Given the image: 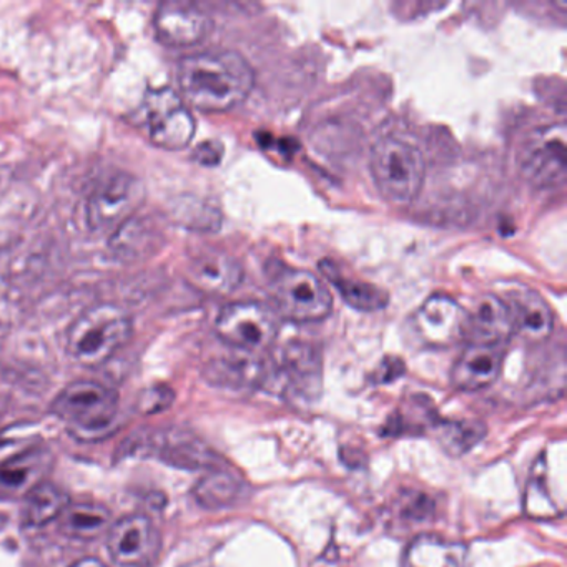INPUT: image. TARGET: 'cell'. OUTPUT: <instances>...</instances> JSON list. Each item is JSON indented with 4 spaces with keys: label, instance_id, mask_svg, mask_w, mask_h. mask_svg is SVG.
<instances>
[{
    "label": "cell",
    "instance_id": "obj_1",
    "mask_svg": "<svg viewBox=\"0 0 567 567\" xmlns=\"http://www.w3.org/2000/svg\"><path fill=\"white\" fill-rule=\"evenodd\" d=\"M185 101L204 112H227L247 101L255 87L250 62L234 51L188 55L178 64Z\"/></svg>",
    "mask_w": 567,
    "mask_h": 567
},
{
    "label": "cell",
    "instance_id": "obj_2",
    "mask_svg": "<svg viewBox=\"0 0 567 567\" xmlns=\"http://www.w3.org/2000/svg\"><path fill=\"white\" fill-rule=\"evenodd\" d=\"M132 331L134 323L124 308L95 305L69 328L68 350L84 367H101L131 340Z\"/></svg>",
    "mask_w": 567,
    "mask_h": 567
},
{
    "label": "cell",
    "instance_id": "obj_3",
    "mask_svg": "<svg viewBox=\"0 0 567 567\" xmlns=\"http://www.w3.org/2000/svg\"><path fill=\"white\" fill-rule=\"evenodd\" d=\"M52 413L64 421L79 440H97L111 430L117 417L118 396L104 384L79 380L55 398Z\"/></svg>",
    "mask_w": 567,
    "mask_h": 567
},
{
    "label": "cell",
    "instance_id": "obj_4",
    "mask_svg": "<svg viewBox=\"0 0 567 567\" xmlns=\"http://www.w3.org/2000/svg\"><path fill=\"white\" fill-rule=\"evenodd\" d=\"M371 175L380 194L391 204L408 205L423 187L426 164L414 145L400 138H381L370 158Z\"/></svg>",
    "mask_w": 567,
    "mask_h": 567
},
{
    "label": "cell",
    "instance_id": "obj_5",
    "mask_svg": "<svg viewBox=\"0 0 567 567\" xmlns=\"http://www.w3.org/2000/svg\"><path fill=\"white\" fill-rule=\"evenodd\" d=\"M218 337L245 353L267 350L277 340L280 317L260 301H235L221 308L217 317Z\"/></svg>",
    "mask_w": 567,
    "mask_h": 567
},
{
    "label": "cell",
    "instance_id": "obj_6",
    "mask_svg": "<svg viewBox=\"0 0 567 567\" xmlns=\"http://www.w3.org/2000/svg\"><path fill=\"white\" fill-rule=\"evenodd\" d=\"M271 291L278 317L281 315L297 323L323 320L333 307L330 290L307 270L281 268L271 278Z\"/></svg>",
    "mask_w": 567,
    "mask_h": 567
},
{
    "label": "cell",
    "instance_id": "obj_7",
    "mask_svg": "<svg viewBox=\"0 0 567 567\" xmlns=\"http://www.w3.org/2000/svg\"><path fill=\"white\" fill-rule=\"evenodd\" d=\"M145 184L127 172L105 177L87 202V225L94 231L118 230L144 205Z\"/></svg>",
    "mask_w": 567,
    "mask_h": 567
},
{
    "label": "cell",
    "instance_id": "obj_8",
    "mask_svg": "<svg viewBox=\"0 0 567 567\" xmlns=\"http://www.w3.org/2000/svg\"><path fill=\"white\" fill-rule=\"evenodd\" d=\"M566 125H544L527 135L519 152L520 172L536 187H559L567 174Z\"/></svg>",
    "mask_w": 567,
    "mask_h": 567
},
{
    "label": "cell",
    "instance_id": "obj_9",
    "mask_svg": "<svg viewBox=\"0 0 567 567\" xmlns=\"http://www.w3.org/2000/svg\"><path fill=\"white\" fill-rule=\"evenodd\" d=\"M148 135L158 147L182 151L194 141L197 124L184 99L171 87L151 89L145 95Z\"/></svg>",
    "mask_w": 567,
    "mask_h": 567
},
{
    "label": "cell",
    "instance_id": "obj_10",
    "mask_svg": "<svg viewBox=\"0 0 567 567\" xmlns=\"http://www.w3.org/2000/svg\"><path fill=\"white\" fill-rule=\"evenodd\" d=\"M161 547V533L145 514H128L112 523L107 533L109 553L121 567H151Z\"/></svg>",
    "mask_w": 567,
    "mask_h": 567
},
{
    "label": "cell",
    "instance_id": "obj_11",
    "mask_svg": "<svg viewBox=\"0 0 567 567\" xmlns=\"http://www.w3.org/2000/svg\"><path fill=\"white\" fill-rule=\"evenodd\" d=\"M274 377L287 393L313 401L320 396L323 384L320 353L300 341L285 344L275 361Z\"/></svg>",
    "mask_w": 567,
    "mask_h": 567
},
{
    "label": "cell",
    "instance_id": "obj_12",
    "mask_svg": "<svg viewBox=\"0 0 567 567\" xmlns=\"http://www.w3.org/2000/svg\"><path fill=\"white\" fill-rule=\"evenodd\" d=\"M414 324L427 344L446 348L467 337V311L453 298L433 295L414 315Z\"/></svg>",
    "mask_w": 567,
    "mask_h": 567
},
{
    "label": "cell",
    "instance_id": "obj_13",
    "mask_svg": "<svg viewBox=\"0 0 567 567\" xmlns=\"http://www.w3.org/2000/svg\"><path fill=\"white\" fill-rule=\"evenodd\" d=\"M155 32L165 45L190 48L207 38L212 19L187 2H165L155 12Z\"/></svg>",
    "mask_w": 567,
    "mask_h": 567
},
{
    "label": "cell",
    "instance_id": "obj_14",
    "mask_svg": "<svg viewBox=\"0 0 567 567\" xmlns=\"http://www.w3.org/2000/svg\"><path fill=\"white\" fill-rule=\"evenodd\" d=\"M144 447H147L148 453L161 457V461H167L184 470H218L220 466L217 454L187 431H158Z\"/></svg>",
    "mask_w": 567,
    "mask_h": 567
},
{
    "label": "cell",
    "instance_id": "obj_15",
    "mask_svg": "<svg viewBox=\"0 0 567 567\" xmlns=\"http://www.w3.org/2000/svg\"><path fill=\"white\" fill-rule=\"evenodd\" d=\"M503 361L504 344L471 343L454 363L451 383L466 393L484 390L499 377Z\"/></svg>",
    "mask_w": 567,
    "mask_h": 567
},
{
    "label": "cell",
    "instance_id": "obj_16",
    "mask_svg": "<svg viewBox=\"0 0 567 567\" xmlns=\"http://www.w3.org/2000/svg\"><path fill=\"white\" fill-rule=\"evenodd\" d=\"M513 333V317L506 301L496 295L477 298L473 313H467L466 338H471V343L504 344Z\"/></svg>",
    "mask_w": 567,
    "mask_h": 567
},
{
    "label": "cell",
    "instance_id": "obj_17",
    "mask_svg": "<svg viewBox=\"0 0 567 567\" xmlns=\"http://www.w3.org/2000/svg\"><path fill=\"white\" fill-rule=\"evenodd\" d=\"M506 305L513 317L514 331L529 341H543L554 327L553 310L537 291L529 288L511 291Z\"/></svg>",
    "mask_w": 567,
    "mask_h": 567
},
{
    "label": "cell",
    "instance_id": "obj_18",
    "mask_svg": "<svg viewBox=\"0 0 567 567\" xmlns=\"http://www.w3.org/2000/svg\"><path fill=\"white\" fill-rule=\"evenodd\" d=\"M51 457L41 447L25 451L0 464V496L24 497L32 487L42 483V474L48 470Z\"/></svg>",
    "mask_w": 567,
    "mask_h": 567
},
{
    "label": "cell",
    "instance_id": "obj_19",
    "mask_svg": "<svg viewBox=\"0 0 567 567\" xmlns=\"http://www.w3.org/2000/svg\"><path fill=\"white\" fill-rule=\"evenodd\" d=\"M190 277L202 290L227 295L237 290L244 280V270L230 255L207 251L198 255L190 264Z\"/></svg>",
    "mask_w": 567,
    "mask_h": 567
},
{
    "label": "cell",
    "instance_id": "obj_20",
    "mask_svg": "<svg viewBox=\"0 0 567 567\" xmlns=\"http://www.w3.org/2000/svg\"><path fill=\"white\" fill-rule=\"evenodd\" d=\"M466 547L434 534H421L408 546L406 567H463Z\"/></svg>",
    "mask_w": 567,
    "mask_h": 567
},
{
    "label": "cell",
    "instance_id": "obj_21",
    "mask_svg": "<svg viewBox=\"0 0 567 567\" xmlns=\"http://www.w3.org/2000/svg\"><path fill=\"white\" fill-rule=\"evenodd\" d=\"M62 534L79 540H94L109 533L111 511L99 503H69L58 517Z\"/></svg>",
    "mask_w": 567,
    "mask_h": 567
},
{
    "label": "cell",
    "instance_id": "obj_22",
    "mask_svg": "<svg viewBox=\"0 0 567 567\" xmlns=\"http://www.w3.org/2000/svg\"><path fill=\"white\" fill-rule=\"evenodd\" d=\"M68 494L55 484L42 481L24 496L21 519L25 527H42L61 516L68 507Z\"/></svg>",
    "mask_w": 567,
    "mask_h": 567
},
{
    "label": "cell",
    "instance_id": "obj_23",
    "mask_svg": "<svg viewBox=\"0 0 567 567\" xmlns=\"http://www.w3.org/2000/svg\"><path fill=\"white\" fill-rule=\"evenodd\" d=\"M320 270L323 271L324 277L334 285V288L340 291L343 300L347 301L351 308H354V310L377 311L386 307L388 301H390L386 291L381 290L377 285L364 284V281L360 280H350V278L340 275L333 261H321Z\"/></svg>",
    "mask_w": 567,
    "mask_h": 567
},
{
    "label": "cell",
    "instance_id": "obj_24",
    "mask_svg": "<svg viewBox=\"0 0 567 567\" xmlns=\"http://www.w3.org/2000/svg\"><path fill=\"white\" fill-rule=\"evenodd\" d=\"M244 484L235 474L210 470L194 487L195 501L205 509L217 511L231 506L241 496Z\"/></svg>",
    "mask_w": 567,
    "mask_h": 567
},
{
    "label": "cell",
    "instance_id": "obj_25",
    "mask_svg": "<svg viewBox=\"0 0 567 567\" xmlns=\"http://www.w3.org/2000/svg\"><path fill=\"white\" fill-rule=\"evenodd\" d=\"M486 434V426L480 421H443L436 426V436L450 456H463L473 450Z\"/></svg>",
    "mask_w": 567,
    "mask_h": 567
},
{
    "label": "cell",
    "instance_id": "obj_26",
    "mask_svg": "<svg viewBox=\"0 0 567 567\" xmlns=\"http://www.w3.org/2000/svg\"><path fill=\"white\" fill-rule=\"evenodd\" d=\"M267 378V370L260 361L250 357L231 358L214 367V380L228 386H251Z\"/></svg>",
    "mask_w": 567,
    "mask_h": 567
},
{
    "label": "cell",
    "instance_id": "obj_27",
    "mask_svg": "<svg viewBox=\"0 0 567 567\" xmlns=\"http://www.w3.org/2000/svg\"><path fill=\"white\" fill-rule=\"evenodd\" d=\"M537 466L540 467V471H534L533 477H530L526 487V499H524L526 514L537 517V519L559 516L563 509L556 506L553 497L549 496V491H547L546 464H544V461H539Z\"/></svg>",
    "mask_w": 567,
    "mask_h": 567
},
{
    "label": "cell",
    "instance_id": "obj_28",
    "mask_svg": "<svg viewBox=\"0 0 567 567\" xmlns=\"http://www.w3.org/2000/svg\"><path fill=\"white\" fill-rule=\"evenodd\" d=\"M174 400L175 393L171 388L164 386V384H157V386L148 388V390H145L144 393L141 394L137 408L142 414L161 413V411L171 408Z\"/></svg>",
    "mask_w": 567,
    "mask_h": 567
},
{
    "label": "cell",
    "instance_id": "obj_29",
    "mask_svg": "<svg viewBox=\"0 0 567 567\" xmlns=\"http://www.w3.org/2000/svg\"><path fill=\"white\" fill-rule=\"evenodd\" d=\"M221 155H224V145L218 142H204L195 152V158L204 165H217L221 161Z\"/></svg>",
    "mask_w": 567,
    "mask_h": 567
},
{
    "label": "cell",
    "instance_id": "obj_30",
    "mask_svg": "<svg viewBox=\"0 0 567 567\" xmlns=\"http://www.w3.org/2000/svg\"><path fill=\"white\" fill-rule=\"evenodd\" d=\"M404 373V364L401 363L398 358H391V360L384 361L380 368V374H378V381L381 383H390V381L396 380L398 377Z\"/></svg>",
    "mask_w": 567,
    "mask_h": 567
},
{
    "label": "cell",
    "instance_id": "obj_31",
    "mask_svg": "<svg viewBox=\"0 0 567 567\" xmlns=\"http://www.w3.org/2000/svg\"><path fill=\"white\" fill-rule=\"evenodd\" d=\"M69 567H109L104 560L97 559V557H84L79 559L78 563L72 564Z\"/></svg>",
    "mask_w": 567,
    "mask_h": 567
}]
</instances>
